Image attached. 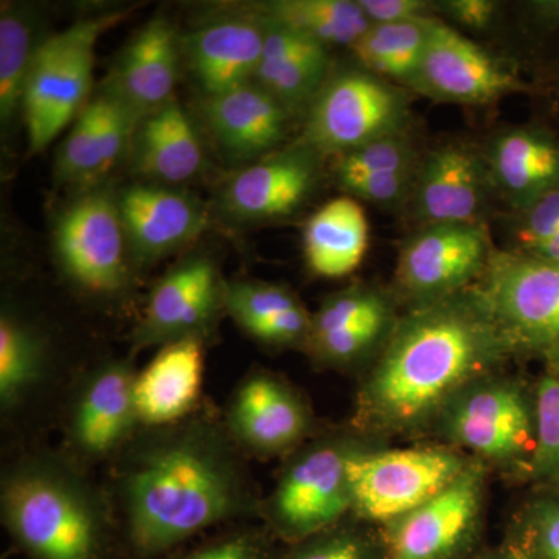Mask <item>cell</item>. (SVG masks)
<instances>
[{
	"instance_id": "obj_24",
	"label": "cell",
	"mask_w": 559,
	"mask_h": 559,
	"mask_svg": "<svg viewBox=\"0 0 559 559\" xmlns=\"http://www.w3.org/2000/svg\"><path fill=\"white\" fill-rule=\"evenodd\" d=\"M487 160L462 145L432 151L418 167L412 205L425 226L474 223L491 186Z\"/></svg>"
},
{
	"instance_id": "obj_27",
	"label": "cell",
	"mask_w": 559,
	"mask_h": 559,
	"mask_svg": "<svg viewBox=\"0 0 559 559\" xmlns=\"http://www.w3.org/2000/svg\"><path fill=\"white\" fill-rule=\"evenodd\" d=\"M261 16L263 53L253 81L290 116L305 112L330 79V49L282 22Z\"/></svg>"
},
{
	"instance_id": "obj_34",
	"label": "cell",
	"mask_w": 559,
	"mask_h": 559,
	"mask_svg": "<svg viewBox=\"0 0 559 559\" xmlns=\"http://www.w3.org/2000/svg\"><path fill=\"white\" fill-rule=\"evenodd\" d=\"M395 322L396 318L390 304L341 329L310 337L305 353L318 366L326 369H352L374 352H380Z\"/></svg>"
},
{
	"instance_id": "obj_4",
	"label": "cell",
	"mask_w": 559,
	"mask_h": 559,
	"mask_svg": "<svg viewBox=\"0 0 559 559\" xmlns=\"http://www.w3.org/2000/svg\"><path fill=\"white\" fill-rule=\"evenodd\" d=\"M384 443L352 425L320 429L283 459L274 488L261 499L260 522L290 546L348 520L349 465L364 451Z\"/></svg>"
},
{
	"instance_id": "obj_20",
	"label": "cell",
	"mask_w": 559,
	"mask_h": 559,
	"mask_svg": "<svg viewBox=\"0 0 559 559\" xmlns=\"http://www.w3.org/2000/svg\"><path fill=\"white\" fill-rule=\"evenodd\" d=\"M139 117L116 95L102 87L73 121L55 162L62 186L90 190L100 186L123 156H128Z\"/></svg>"
},
{
	"instance_id": "obj_37",
	"label": "cell",
	"mask_w": 559,
	"mask_h": 559,
	"mask_svg": "<svg viewBox=\"0 0 559 559\" xmlns=\"http://www.w3.org/2000/svg\"><path fill=\"white\" fill-rule=\"evenodd\" d=\"M509 538L530 559H559V491L533 489L514 518Z\"/></svg>"
},
{
	"instance_id": "obj_16",
	"label": "cell",
	"mask_w": 559,
	"mask_h": 559,
	"mask_svg": "<svg viewBox=\"0 0 559 559\" xmlns=\"http://www.w3.org/2000/svg\"><path fill=\"white\" fill-rule=\"evenodd\" d=\"M492 252L480 221L429 224L404 242L396 283L412 305L441 299L476 285Z\"/></svg>"
},
{
	"instance_id": "obj_45",
	"label": "cell",
	"mask_w": 559,
	"mask_h": 559,
	"mask_svg": "<svg viewBox=\"0 0 559 559\" xmlns=\"http://www.w3.org/2000/svg\"><path fill=\"white\" fill-rule=\"evenodd\" d=\"M546 92L550 98L551 116H554L555 121H557V124L550 128H554L559 134V61L555 64L549 83H547Z\"/></svg>"
},
{
	"instance_id": "obj_22",
	"label": "cell",
	"mask_w": 559,
	"mask_h": 559,
	"mask_svg": "<svg viewBox=\"0 0 559 559\" xmlns=\"http://www.w3.org/2000/svg\"><path fill=\"white\" fill-rule=\"evenodd\" d=\"M180 53L182 44L171 21L151 17L123 47L102 87L142 120L175 98Z\"/></svg>"
},
{
	"instance_id": "obj_13",
	"label": "cell",
	"mask_w": 559,
	"mask_h": 559,
	"mask_svg": "<svg viewBox=\"0 0 559 559\" xmlns=\"http://www.w3.org/2000/svg\"><path fill=\"white\" fill-rule=\"evenodd\" d=\"M489 469L474 459L436 498L378 527L385 559H465L484 522Z\"/></svg>"
},
{
	"instance_id": "obj_40",
	"label": "cell",
	"mask_w": 559,
	"mask_h": 559,
	"mask_svg": "<svg viewBox=\"0 0 559 559\" xmlns=\"http://www.w3.org/2000/svg\"><path fill=\"white\" fill-rule=\"evenodd\" d=\"M559 234V183L518 213L513 249L525 250Z\"/></svg>"
},
{
	"instance_id": "obj_6",
	"label": "cell",
	"mask_w": 559,
	"mask_h": 559,
	"mask_svg": "<svg viewBox=\"0 0 559 559\" xmlns=\"http://www.w3.org/2000/svg\"><path fill=\"white\" fill-rule=\"evenodd\" d=\"M131 11L110 10L81 17L40 44L22 100L31 156L46 150L86 108L92 98L98 39Z\"/></svg>"
},
{
	"instance_id": "obj_39",
	"label": "cell",
	"mask_w": 559,
	"mask_h": 559,
	"mask_svg": "<svg viewBox=\"0 0 559 559\" xmlns=\"http://www.w3.org/2000/svg\"><path fill=\"white\" fill-rule=\"evenodd\" d=\"M277 543L263 522H242L218 530L176 559H277Z\"/></svg>"
},
{
	"instance_id": "obj_19",
	"label": "cell",
	"mask_w": 559,
	"mask_h": 559,
	"mask_svg": "<svg viewBox=\"0 0 559 559\" xmlns=\"http://www.w3.org/2000/svg\"><path fill=\"white\" fill-rule=\"evenodd\" d=\"M264 44V21L255 7L215 14L182 40V53L202 97L253 83Z\"/></svg>"
},
{
	"instance_id": "obj_11",
	"label": "cell",
	"mask_w": 559,
	"mask_h": 559,
	"mask_svg": "<svg viewBox=\"0 0 559 559\" xmlns=\"http://www.w3.org/2000/svg\"><path fill=\"white\" fill-rule=\"evenodd\" d=\"M58 266L73 288L98 299H119L130 288L132 264L116 191H81L53 229Z\"/></svg>"
},
{
	"instance_id": "obj_26",
	"label": "cell",
	"mask_w": 559,
	"mask_h": 559,
	"mask_svg": "<svg viewBox=\"0 0 559 559\" xmlns=\"http://www.w3.org/2000/svg\"><path fill=\"white\" fill-rule=\"evenodd\" d=\"M128 156L143 182L168 187L198 178L207 162L200 130L176 98L139 121Z\"/></svg>"
},
{
	"instance_id": "obj_32",
	"label": "cell",
	"mask_w": 559,
	"mask_h": 559,
	"mask_svg": "<svg viewBox=\"0 0 559 559\" xmlns=\"http://www.w3.org/2000/svg\"><path fill=\"white\" fill-rule=\"evenodd\" d=\"M429 20L401 24H371L352 51L360 68L388 81L409 86L428 44Z\"/></svg>"
},
{
	"instance_id": "obj_25",
	"label": "cell",
	"mask_w": 559,
	"mask_h": 559,
	"mask_svg": "<svg viewBox=\"0 0 559 559\" xmlns=\"http://www.w3.org/2000/svg\"><path fill=\"white\" fill-rule=\"evenodd\" d=\"M205 347L200 340L173 342L138 371L134 400L140 426L173 425L200 409L205 401Z\"/></svg>"
},
{
	"instance_id": "obj_31",
	"label": "cell",
	"mask_w": 559,
	"mask_h": 559,
	"mask_svg": "<svg viewBox=\"0 0 559 559\" xmlns=\"http://www.w3.org/2000/svg\"><path fill=\"white\" fill-rule=\"evenodd\" d=\"M253 5L264 16L288 25L326 49H352L371 25L358 0H274Z\"/></svg>"
},
{
	"instance_id": "obj_18",
	"label": "cell",
	"mask_w": 559,
	"mask_h": 559,
	"mask_svg": "<svg viewBox=\"0 0 559 559\" xmlns=\"http://www.w3.org/2000/svg\"><path fill=\"white\" fill-rule=\"evenodd\" d=\"M116 198L134 271L189 248L212 224V209L178 187L135 182Z\"/></svg>"
},
{
	"instance_id": "obj_35",
	"label": "cell",
	"mask_w": 559,
	"mask_h": 559,
	"mask_svg": "<svg viewBox=\"0 0 559 559\" xmlns=\"http://www.w3.org/2000/svg\"><path fill=\"white\" fill-rule=\"evenodd\" d=\"M533 388L538 443L528 484L540 491H559V355L543 360Z\"/></svg>"
},
{
	"instance_id": "obj_30",
	"label": "cell",
	"mask_w": 559,
	"mask_h": 559,
	"mask_svg": "<svg viewBox=\"0 0 559 559\" xmlns=\"http://www.w3.org/2000/svg\"><path fill=\"white\" fill-rule=\"evenodd\" d=\"M369 249V221L353 198L342 197L312 213L304 229V253L316 275L340 278L358 270Z\"/></svg>"
},
{
	"instance_id": "obj_12",
	"label": "cell",
	"mask_w": 559,
	"mask_h": 559,
	"mask_svg": "<svg viewBox=\"0 0 559 559\" xmlns=\"http://www.w3.org/2000/svg\"><path fill=\"white\" fill-rule=\"evenodd\" d=\"M227 278L218 261L204 252L183 257L151 288L142 316L131 331V356L173 342L209 344L227 318Z\"/></svg>"
},
{
	"instance_id": "obj_43",
	"label": "cell",
	"mask_w": 559,
	"mask_h": 559,
	"mask_svg": "<svg viewBox=\"0 0 559 559\" xmlns=\"http://www.w3.org/2000/svg\"><path fill=\"white\" fill-rule=\"evenodd\" d=\"M499 3L495 0H447L440 10L460 27L484 32L492 27L499 16Z\"/></svg>"
},
{
	"instance_id": "obj_36",
	"label": "cell",
	"mask_w": 559,
	"mask_h": 559,
	"mask_svg": "<svg viewBox=\"0 0 559 559\" xmlns=\"http://www.w3.org/2000/svg\"><path fill=\"white\" fill-rule=\"evenodd\" d=\"M277 559H385L380 535L366 524L353 520L342 521L318 535L290 544L280 551Z\"/></svg>"
},
{
	"instance_id": "obj_44",
	"label": "cell",
	"mask_w": 559,
	"mask_h": 559,
	"mask_svg": "<svg viewBox=\"0 0 559 559\" xmlns=\"http://www.w3.org/2000/svg\"><path fill=\"white\" fill-rule=\"evenodd\" d=\"M522 11L528 33L540 43L559 38V0H530Z\"/></svg>"
},
{
	"instance_id": "obj_47",
	"label": "cell",
	"mask_w": 559,
	"mask_h": 559,
	"mask_svg": "<svg viewBox=\"0 0 559 559\" xmlns=\"http://www.w3.org/2000/svg\"><path fill=\"white\" fill-rule=\"evenodd\" d=\"M2 559H9V558H7V555H3Z\"/></svg>"
},
{
	"instance_id": "obj_3",
	"label": "cell",
	"mask_w": 559,
	"mask_h": 559,
	"mask_svg": "<svg viewBox=\"0 0 559 559\" xmlns=\"http://www.w3.org/2000/svg\"><path fill=\"white\" fill-rule=\"evenodd\" d=\"M0 521L28 559H127L105 484L58 448H27L3 465Z\"/></svg>"
},
{
	"instance_id": "obj_10",
	"label": "cell",
	"mask_w": 559,
	"mask_h": 559,
	"mask_svg": "<svg viewBox=\"0 0 559 559\" xmlns=\"http://www.w3.org/2000/svg\"><path fill=\"white\" fill-rule=\"evenodd\" d=\"M476 288L487 300L516 359L559 355V264L522 250H495Z\"/></svg>"
},
{
	"instance_id": "obj_8",
	"label": "cell",
	"mask_w": 559,
	"mask_h": 559,
	"mask_svg": "<svg viewBox=\"0 0 559 559\" xmlns=\"http://www.w3.org/2000/svg\"><path fill=\"white\" fill-rule=\"evenodd\" d=\"M473 457L448 444L364 451L349 465L353 520L382 525L436 498L462 476Z\"/></svg>"
},
{
	"instance_id": "obj_46",
	"label": "cell",
	"mask_w": 559,
	"mask_h": 559,
	"mask_svg": "<svg viewBox=\"0 0 559 559\" xmlns=\"http://www.w3.org/2000/svg\"><path fill=\"white\" fill-rule=\"evenodd\" d=\"M484 559H530L527 554L521 549L520 544L514 543L513 539L509 538L502 547L499 549L489 551L487 557Z\"/></svg>"
},
{
	"instance_id": "obj_33",
	"label": "cell",
	"mask_w": 559,
	"mask_h": 559,
	"mask_svg": "<svg viewBox=\"0 0 559 559\" xmlns=\"http://www.w3.org/2000/svg\"><path fill=\"white\" fill-rule=\"evenodd\" d=\"M39 17L22 5L2 7L0 13V119L10 124L22 112L25 83L36 51L47 36H40Z\"/></svg>"
},
{
	"instance_id": "obj_2",
	"label": "cell",
	"mask_w": 559,
	"mask_h": 559,
	"mask_svg": "<svg viewBox=\"0 0 559 559\" xmlns=\"http://www.w3.org/2000/svg\"><path fill=\"white\" fill-rule=\"evenodd\" d=\"M516 359L476 285L412 305L356 393L353 428L373 439L428 436L463 389Z\"/></svg>"
},
{
	"instance_id": "obj_38",
	"label": "cell",
	"mask_w": 559,
	"mask_h": 559,
	"mask_svg": "<svg viewBox=\"0 0 559 559\" xmlns=\"http://www.w3.org/2000/svg\"><path fill=\"white\" fill-rule=\"evenodd\" d=\"M417 168V151L406 132L374 140L333 159L337 180L349 176L414 171Z\"/></svg>"
},
{
	"instance_id": "obj_29",
	"label": "cell",
	"mask_w": 559,
	"mask_h": 559,
	"mask_svg": "<svg viewBox=\"0 0 559 559\" xmlns=\"http://www.w3.org/2000/svg\"><path fill=\"white\" fill-rule=\"evenodd\" d=\"M227 318L272 349H304L310 340L312 314L288 286L255 278L227 280Z\"/></svg>"
},
{
	"instance_id": "obj_14",
	"label": "cell",
	"mask_w": 559,
	"mask_h": 559,
	"mask_svg": "<svg viewBox=\"0 0 559 559\" xmlns=\"http://www.w3.org/2000/svg\"><path fill=\"white\" fill-rule=\"evenodd\" d=\"M223 419L246 459L288 457L320 430L307 395L263 367H253L235 385Z\"/></svg>"
},
{
	"instance_id": "obj_5",
	"label": "cell",
	"mask_w": 559,
	"mask_h": 559,
	"mask_svg": "<svg viewBox=\"0 0 559 559\" xmlns=\"http://www.w3.org/2000/svg\"><path fill=\"white\" fill-rule=\"evenodd\" d=\"M428 436L528 484L538 443L533 382L500 371L473 382L441 411Z\"/></svg>"
},
{
	"instance_id": "obj_9",
	"label": "cell",
	"mask_w": 559,
	"mask_h": 559,
	"mask_svg": "<svg viewBox=\"0 0 559 559\" xmlns=\"http://www.w3.org/2000/svg\"><path fill=\"white\" fill-rule=\"evenodd\" d=\"M409 117V98L400 86L360 66L340 70L307 110L299 142L334 159L374 140L404 134Z\"/></svg>"
},
{
	"instance_id": "obj_17",
	"label": "cell",
	"mask_w": 559,
	"mask_h": 559,
	"mask_svg": "<svg viewBox=\"0 0 559 559\" xmlns=\"http://www.w3.org/2000/svg\"><path fill=\"white\" fill-rule=\"evenodd\" d=\"M409 90L441 103L488 105L528 91L524 80L476 43L433 17Z\"/></svg>"
},
{
	"instance_id": "obj_23",
	"label": "cell",
	"mask_w": 559,
	"mask_h": 559,
	"mask_svg": "<svg viewBox=\"0 0 559 559\" xmlns=\"http://www.w3.org/2000/svg\"><path fill=\"white\" fill-rule=\"evenodd\" d=\"M201 117L224 156L252 164L280 150L293 116L253 81L202 97Z\"/></svg>"
},
{
	"instance_id": "obj_41",
	"label": "cell",
	"mask_w": 559,
	"mask_h": 559,
	"mask_svg": "<svg viewBox=\"0 0 559 559\" xmlns=\"http://www.w3.org/2000/svg\"><path fill=\"white\" fill-rule=\"evenodd\" d=\"M417 170L381 173V175L349 176L340 179L341 186L353 197L373 204H395L412 193Z\"/></svg>"
},
{
	"instance_id": "obj_7",
	"label": "cell",
	"mask_w": 559,
	"mask_h": 559,
	"mask_svg": "<svg viewBox=\"0 0 559 559\" xmlns=\"http://www.w3.org/2000/svg\"><path fill=\"white\" fill-rule=\"evenodd\" d=\"M134 356L108 358L80 370L62 393L58 450L83 468L108 466L142 428L135 409Z\"/></svg>"
},
{
	"instance_id": "obj_1",
	"label": "cell",
	"mask_w": 559,
	"mask_h": 559,
	"mask_svg": "<svg viewBox=\"0 0 559 559\" xmlns=\"http://www.w3.org/2000/svg\"><path fill=\"white\" fill-rule=\"evenodd\" d=\"M248 462L209 401L173 425L142 426L103 480L127 559H165L209 530L260 521Z\"/></svg>"
},
{
	"instance_id": "obj_42",
	"label": "cell",
	"mask_w": 559,
	"mask_h": 559,
	"mask_svg": "<svg viewBox=\"0 0 559 559\" xmlns=\"http://www.w3.org/2000/svg\"><path fill=\"white\" fill-rule=\"evenodd\" d=\"M371 24H401L429 20L432 3L426 0H358Z\"/></svg>"
},
{
	"instance_id": "obj_21",
	"label": "cell",
	"mask_w": 559,
	"mask_h": 559,
	"mask_svg": "<svg viewBox=\"0 0 559 559\" xmlns=\"http://www.w3.org/2000/svg\"><path fill=\"white\" fill-rule=\"evenodd\" d=\"M57 364L46 331L20 312L0 314V417L3 428L32 417L58 389Z\"/></svg>"
},
{
	"instance_id": "obj_28",
	"label": "cell",
	"mask_w": 559,
	"mask_h": 559,
	"mask_svg": "<svg viewBox=\"0 0 559 559\" xmlns=\"http://www.w3.org/2000/svg\"><path fill=\"white\" fill-rule=\"evenodd\" d=\"M492 186L518 213L559 183V134L547 123L503 131L489 146Z\"/></svg>"
},
{
	"instance_id": "obj_15",
	"label": "cell",
	"mask_w": 559,
	"mask_h": 559,
	"mask_svg": "<svg viewBox=\"0 0 559 559\" xmlns=\"http://www.w3.org/2000/svg\"><path fill=\"white\" fill-rule=\"evenodd\" d=\"M323 159L297 140L221 180L213 197V216L238 227L289 218L318 190Z\"/></svg>"
}]
</instances>
